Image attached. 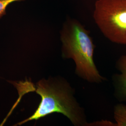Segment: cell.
Masks as SVG:
<instances>
[{
  "mask_svg": "<svg viewBox=\"0 0 126 126\" xmlns=\"http://www.w3.org/2000/svg\"><path fill=\"white\" fill-rule=\"evenodd\" d=\"M92 126H116V123L109 121H100L95 122L91 124Z\"/></svg>",
  "mask_w": 126,
  "mask_h": 126,
  "instance_id": "52a82bcc",
  "label": "cell"
},
{
  "mask_svg": "<svg viewBox=\"0 0 126 126\" xmlns=\"http://www.w3.org/2000/svg\"><path fill=\"white\" fill-rule=\"evenodd\" d=\"M117 66L120 74L116 79V93L118 97L126 99V55L122 56L118 61Z\"/></svg>",
  "mask_w": 126,
  "mask_h": 126,
  "instance_id": "277c9868",
  "label": "cell"
},
{
  "mask_svg": "<svg viewBox=\"0 0 126 126\" xmlns=\"http://www.w3.org/2000/svg\"><path fill=\"white\" fill-rule=\"evenodd\" d=\"M93 17L109 40L126 45V0H97Z\"/></svg>",
  "mask_w": 126,
  "mask_h": 126,
  "instance_id": "3957f363",
  "label": "cell"
},
{
  "mask_svg": "<svg viewBox=\"0 0 126 126\" xmlns=\"http://www.w3.org/2000/svg\"><path fill=\"white\" fill-rule=\"evenodd\" d=\"M114 118L116 126H126V105L119 104L115 106Z\"/></svg>",
  "mask_w": 126,
  "mask_h": 126,
  "instance_id": "5b68a950",
  "label": "cell"
},
{
  "mask_svg": "<svg viewBox=\"0 0 126 126\" xmlns=\"http://www.w3.org/2000/svg\"><path fill=\"white\" fill-rule=\"evenodd\" d=\"M61 39L63 56L73 59L79 76L93 83L105 80L94 62L95 45L89 32L80 23L74 19H68L63 25Z\"/></svg>",
  "mask_w": 126,
  "mask_h": 126,
  "instance_id": "6da1fadb",
  "label": "cell"
},
{
  "mask_svg": "<svg viewBox=\"0 0 126 126\" xmlns=\"http://www.w3.org/2000/svg\"><path fill=\"white\" fill-rule=\"evenodd\" d=\"M33 90L40 95V103L33 114L18 123V125L31 121H36L54 113L63 114L74 125L86 124L84 113L74 99L72 90L67 84L54 83L49 80L43 79L37 83L36 88H34Z\"/></svg>",
  "mask_w": 126,
  "mask_h": 126,
  "instance_id": "7a4b0ae2",
  "label": "cell"
},
{
  "mask_svg": "<svg viewBox=\"0 0 126 126\" xmlns=\"http://www.w3.org/2000/svg\"><path fill=\"white\" fill-rule=\"evenodd\" d=\"M23 0H0V19L6 15V9L9 4L14 2Z\"/></svg>",
  "mask_w": 126,
  "mask_h": 126,
  "instance_id": "8992f818",
  "label": "cell"
}]
</instances>
